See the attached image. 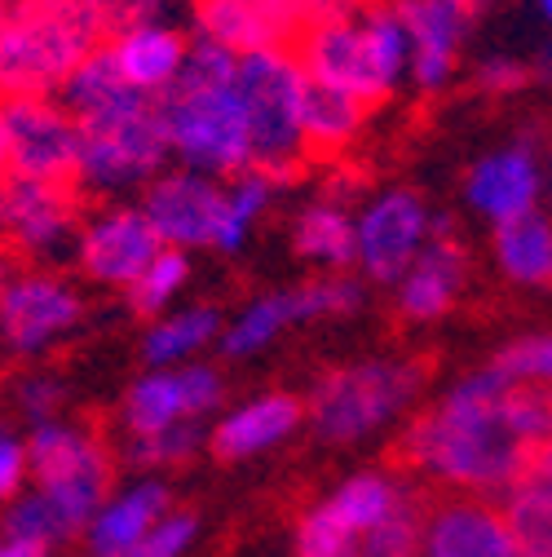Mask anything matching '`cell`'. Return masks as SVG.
Instances as JSON below:
<instances>
[{"label": "cell", "mask_w": 552, "mask_h": 557, "mask_svg": "<svg viewBox=\"0 0 552 557\" xmlns=\"http://www.w3.org/2000/svg\"><path fill=\"white\" fill-rule=\"evenodd\" d=\"M543 443H552V394L487 363L406 421L393 469L429 492L504 496Z\"/></svg>", "instance_id": "6da1fadb"}, {"label": "cell", "mask_w": 552, "mask_h": 557, "mask_svg": "<svg viewBox=\"0 0 552 557\" xmlns=\"http://www.w3.org/2000/svg\"><path fill=\"white\" fill-rule=\"evenodd\" d=\"M58 98L80 124L76 186L85 195L137 190L151 177H160L164 164L173 160L160 98L128 89L115 72L106 45H98L80 62V72L66 81V89Z\"/></svg>", "instance_id": "7a4b0ae2"}, {"label": "cell", "mask_w": 552, "mask_h": 557, "mask_svg": "<svg viewBox=\"0 0 552 557\" xmlns=\"http://www.w3.org/2000/svg\"><path fill=\"white\" fill-rule=\"evenodd\" d=\"M235 58L209 40H190V58L177 85L160 98L168 151L181 169H199L213 177L252 173V133L248 111L235 89Z\"/></svg>", "instance_id": "3957f363"}, {"label": "cell", "mask_w": 552, "mask_h": 557, "mask_svg": "<svg viewBox=\"0 0 552 557\" xmlns=\"http://www.w3.org/2000/svg\"><path fill=\"white\" fill-rule=\"evenodd\" d=\"M301 72L318 85L344 89L363 107H385L406 81L411 45L393 0H367L350 18L310 23L292 45Z\"/></svg>", "instance_id": "277c9868"}, {"label": "cell", "mask_w": 552, "mask_h": 557, "mask_svg": "<svg viewBox=\"0 0 552 557\" xmlns=\"http://www.w3.org/2000/svg\"><path fill=\"white\" fill-rule=\"evenodd\" d=\"M98 18L80 0H18L0 10V102L58 98L102 45Z\"/></svg>", "instance_id": "5b68a950"}, {"label": "cell", "mask_w": 552, "mask_h": 557, "mask_svg": "<svg viewBox=\"0 0 552 557\" xmlns=\"http://www.w3.org/2000/svg\"><path fill=\"white\" fill-rule=\"evenodd\" d=\"M429 368L421 359H367L323 372L310 389V425L327 443H363L389 430L421 398Z\"/></svg>", "instance_id": "8992f818"}, {"label": "cell", "mask_w": 552, "mask_h": 557, "mask_svg": "<svg viewBox=\"0 0 552 557\" xmlns=\"http://www.w3.org/2000/svg\"><path fill=\"white\" fill-rule=\"evenodd\" d=\"M235 89L248 111L252 133V173H265L274 182L297 177L305 164L301 147V94L305 72L292 49H261L235 58Z\"/></svg>", "instance_id": "52a82bcc"}, {"label": "cell", "mask_w": 552, "mask_h": 557, "mask_svg": "<svg viewBox=\"0 0 552 557\" xmlns=\"http://www.w3.org/2000/svg\"><path fill=\"white\" fill-rule=\"evenodd\" d=\"M27 460H32V473L40 482V496L53 505L66 535H76L85 522L98 518L111 473H115V456H111L106 430L98 421H89V425H62V421L36 425V434L27 443Z\"/></svg>", "instance_id": "ba28073f"}, {"label": "cell", "mask_w": 552, "mask_h": 557, "mask_svg": "<svg viewBox=\"0 0 552 557\" xmlns=\"http://www.w3.org/2000/svg\"><path fill=\"white\" fill-rule=\"evenodd\" d=\"M421 496V486L398 469H367L340 482L318 505L297 518V557H350L363 535L402 513Z\"/></svg>", "instance_id": "9c48e42d"}, {"label": "cell", "mask_w": 552, "mask_h": 557, "mask_svg": "<svg viewBox=\"0 0 552 557\" xmlns=\"http://www.w3.org/2000/svg\"><path fill=\"white\" fill-rule=\"evenodd\" d=\"M85 190L72 182H36L5 177L0 182V257L10 265H27L36 257L58 252L85 226Z\"/></svg>", "instance_id": "30bf717a"}, {"label": "cell", "mask_w": 552, "mask_h": 557, "mask_svg": "<svg viewBox=\"0 0 552 557\" xmlns=\"http://www.w3.org/2000/svg\"><path fill=\"white\" fill-rule=\"evenodd\" d=\"M142 218L164 248H213L226 208V177L199 169H164L142 186Z\"/></svg>", "instance_id": "8fae6325"}, {"label": "cell", "mask_w": 552, "mask_h": 557, "mask_svg": "<svg viewBox=\"0 0 552 557\" xmlns=\"http://www.w3.org/2000/svg\"><path fill=\"white\" fill-rule=\"evenodd\" d=\"M85 319V301L72 284L32 265H10L0 278V341L10 355H36Z\"/></svg>", "instance_id": "7c38bea8"}, {"label": "cell", "mask_w": 552, "mask_h": 557, "mask_svg": "<svg viewBox=\"0 0 552 557\" xmlns=\"http://www.w3.org/2000/svg\"><path fill=\"white\" fill-rule=\"evenodd\" d=\"M434 235V208L416 190H385L354 218L359 239V270L372 284H398L402 270L421 257V248Z\"/></svg>", "instance_id": "4fadbf2b"}, {"label": "cell", "mask_w": 552, "mask_h": 557, "mask_svg": "<svg viewBox=\"0 0 552 557\" xmlns=\"http://www.w3.org/2000/svg\"><path fill=\"white\" fill-rule=\"evenodd\" d=\"M10 173L36 182H72L80 169V124L62 98H14L5 102Z\"/></svg>", "instance_id": "5bb4252c"}, {"label": "cell", "mask_w": 552, "mask_h": 557, "mask_svg": "<svg viewBox=\"0 0 552 557\" xmlns=\"http://www.w3.org/2000/svg\"><path fill=\"white\" fill-rule=\"evenodd\" d=\"M416 557H522V553L500 505H491L487 496L425 492Z\"/></svg>", "instance_id": "9a60e30c"}, {"label": "cell", "mask_w": 552, "mask_h": 557, "mask_svg": "<svg viewBox=\"0 0 552 557\" xmlns=\"http://www.w3.org/2000/svg\"><path fill=\"white\" fill-rule=\"evenodd\" d=\"M543 190H548V173H543V147L535 137H517L509 147L487 151L464 177V203L491 226L535 213Z\"/></svg>", "instance_id": "2e32d148"}, {"label": "cell", "mask_w": 552, "mask_h": 557, "mask_svg": "<svg viewBox=\"0 0 552 557\" xmlns=\"http://www.w3.org/2000/svg\"><path fill=\"white\" fill-rule=\"evenodd\" d=\"M468 248L455 235V222L447 213H434V235L421 248V257L402 270V278L393 284V310L406 323H434L442 314L455 310L460 293L468 288Z\"/></svg>", "instance_id": "e0dca14e"}, {"label": "cell", "mask_w": 552, "mask_h": 557, "mask_svg": "<svg viewBox=\"0 0 552 557\" xmlns=\"http://www.w3.org/2000/svg\"><path fill=\"white\" fill-rule=\"evenodd\" d=\"M301 32L297 0H195V36L226 53L292 49Z\"/></svg>", "instance_id": "ac0fdd59"}, {"label": "cell", "mask_w": 552, "mask_h": 557, "mask_svg": "<svg viewBox=\"0 0 552 557\" xmlns=\"http://www.w3.org/2000/svg\"><path fill=\"white\" fill-rule=\"evenodd\" d=\"M393 10L406 27L411 66L406 76L421 94H438L451 85L455 62L473 23L468 0H393Z\"/></svg>", "instance_id": "d6986e66"}, {"label": "cell", "mask_w": 552, "mask_h": 557, "mask_svg": "<svg viewBox=\"0 0 552 557\" xmlns=\"http://www.w3.org/2000/svg\"><path fill=\"white\" fill-rule=\"evenodd\" d=\"M226 385L213 368H177V372H151L124 398V434L142 438L160 430H177L199 421L203 411L222 403Z\"/></svg>", "instance_id": "ffe728a7"}, {"label": "cell", "mask_w": 552, "mask_h": 557, "mask_svg": "<svg viewBox=\"0 0 552 557\" xmlns=\"http://www.w3.org/2000/svg\"><path fill=\"white\" fill-rule=\"evenodd\" d=\"M160 235L142 218V208H102L76 235V261L89 278L111 288H128L160 257Z\"/></svg>", "instance_id": "44dd1931"}, {"label": "cell", "mask_w": 552, "mask_h": 557, "mask_svg": "<svg viewBox=\"0 0 552 557\" xmlns=\"http://www.w3.org/2000/svg\"><path fill=\"white\" fill-rule=\"evenodd\" d=\"M190 40L186 27H177L173 18H155V23H137V27H124L115 36H106V53L115 62V72L128 89L137 94H151V98H164L181 66L190 58Z\"/></svg>", "instance_id": "7402d4cb"}, {"label": "cell", "mask_w": 552, "mask_h": 557, "mask_svg": "<svg viewBox=\"0 0 552 557\" xmlns=\"http://www.w3.org/2000/svg\"><path fill=\"white\" fill-rule=\"evenodd\" d=\"M367 120H372V107H363L344 89H331V85H318L305 76V94H301L305 160H340L363 137Z\"/></svg>", "instance_id": "603a6c76"}, {"label": "cell", "mask_w": 552, "mask_h": 557, "mask_svg": "<svg viewBox=\"0 0 552 557\" xmlns=\"http://www.w3.org/2000/svg\"><path fill=\"white\" fill-rule=\"evenodd\" d=\"M305 421V403L292 398V394H265V398H252L248 407L230 411L226 421L213 430V451L222 460H243V456H256L274 443H284L288 434H297V425Z\"/></svg>", "instance_id": "cb8c5ba5"}, {"label": "cell", "mask_w": 552, "mask_h": 557, "mask_svg": "<svg viewBox=\"0 0 552 557\" xmlns=\"http://www.w3.org/2000/svg\"><path fill=\"white\" fill-rule=\"evenodd\" d=\"M292 248L323 270L344 274L359 261V239H354V213L350 203L336 199V195H318L314 203H305L297 222H292Z\"/></svg>", "instance_id": "d4e9b609"}, {"label": "cell", "mask_w": 552, "mask_h": 557, "mask_svg": "<svg viewBox=\"0 0 552 557\" xmlns=\"http://www.w3.org/2000/svg\"><path fill=\"white\" fill-rule=\"evenodd\" d=\"M495 265L517 288H552V218L543 208L491 226Z\"/></svg>", "instance_id": "484cf974"}, {"label": "cell", "mask_w": 552, "mask_h": 557, "mask_svg": "<svg viewBox=\"0 0 552 557\" xmlns=\"http://www.w3.org/2000/svg\"><path fill=\"white\" fill-rule=\"evenodd\" d=\"M164 513H168V486H160V482H137V486H128L120 500L102 505L98 518L89 522L93 557H124Z\"/></svg>", "instance_id": "4316f807"}, {"label": "cell", "mask_w": 552, "mask_h": 557, "mask_svg": "<svg viewBox=\"0 0 552 557\" xmlns=\"http://www.w3.org/2000/svg\"><path fill=\"white\" fill-rule=\"evenodd\" d=\"M500 513L522 557H552V478L530 469L500 496Z\"/></svg>", "instance_id": "83f0119b"}, {"label": "cell", "mask_w": 552, "mask_h": 557, "mask_svg": "<svg viewBox=\"0 0 552 557\" xmlns=\"http://www.w3.org/2000/svg\"><path fill=\"white\" fill-rule=\"evenodd\" d=\"M217 332H222V314H217L213 306L181 310V314H173V319H164V323H155V327L147 332L142 359H147L151 368H173V363H181L186 355L203 350V345H209Z\"/></svg>", "instance_id": "f1b7e54d"}, {"label": "cell", "mask_w": 552, "mask_h": 557, "mask_svg": "<svg viewBox=\"0 0 552 557\" xmlns=\"http://www.w3.org/2000/svg\"><path fill=\"white\" fill-rule=\"evenodd\" d=\"M274 177L265 173H239V177H226V208H222V231H217V244L222 252H239L248 231L256 226V218L269 208L274 199Z\"/></svg>", "instance_id": "f546056e"}, {"label": "cell", "mask_w": 552, "mask_h": 557, "mask_svg": "<svg viewBox=\"0 0 552 557\" xmlns=\"http://www.w3.org/2000/svg\"><path fill=\"white\" fill-rule=\"evenodd\" d=\"M292 323H297V314H292V293L261 297V301H252V306L230 323L222 350H226L230 359L256 355V350H265V345H269L274 336H279L284 327H292Z\"/></svg>", "instance_id": "4dcf8cb0"}, {"label": "cell", "mask_w": 552, "mask_h": 557, "mask_svg": "<svg viewBox=\"0 0 552 557\" xmlns=\"http://www.w3.org/2000/svg\"><path fill=\"white\" fill-rule=\"evenodd\" d=\"M186 274H190L186 252H181V248H160V257L124 288L133 314H160V310L177 297V288L186 284Z\"/></svg>", "instance_id": "1f68e13d"}, {"label": "cell", "mask_w": 552, "mask_h": 557, "mask_svg": "<svg viewBox=\"0 0 552 557\" xmlns=\"http://www.w3.org/2000/svg\"><path fill=\"white\" fill-rule=\"evenodd\" d=\"M288 293H292L297 323L340 319V314H354L363 306V288L354 284L350 274H323V278H314V284H301V288H288Z\"/></svg>", "instance_id": "d6a6232c"}, {"label": "cell", "mask_w": 552, "mask_h": 557, "mask_svg": "<svg viewBox=\"0 0 552 557\" xmlns=\"http://www.w3.org/2000/svg\"><path fill=\"white\" fill-rule=\"evenodd\" d=\"M491 368L517 385H535V389L552 394V332H530V336L509 341L491 359Z\"/></svg>", "instance_id": "836d02e7"}, {"label": "cell", "mask_w": 552, "mask_h": 557, "mask_svg": "<svg viewBox=\"0 0 552 557\" xmlns=\"http://www.w3.org/2000/svg\"><path fill=\"white\" fill-rule=\"evenodd\" d=\"M80 5L98 18L102 36H115L124 27H137V23H155V18H173V10L181 0H80Z\"/></svg>", "instance_id": "e575fe53"}, {"label": "cell", "mask_w": 552, "mask_h": 557, "mask_svg": "<svg viewBox=\"0 0 552 557\" xmlns=\"http://www.w3.org/2000/svg\"><path fill=\"white\" fill-rule=\"evenodd\" d=\"M199 421L177 425V430H160V434H142V438H128V460L133 465H177L199 447Z\"/></svg>", "instance_id": "d590c367"}, {"label": "cell", "mask_w": 552, "mask_h": 557, "mask_svg": "<svg viewBox=\"0 0 552 557\" xmlns=\"http://www.w3.org/2000/svg\"><path fill=\"white\" fill-rule=\"evenodd\" d=\"M195 531H199V518H195L190 509H181V513H164V518H160L142 540H137L124 557H181V553L190 548Z\"/></svg>", "instance_id": "8d00e7d4"}, {"label": "cell", "mask_w": 552, "mask_h": 557, "mask_svg": "<svg viewBox=\"0 0 552 557\" xmlns=\"http://www.w3.org/2000/svg\"><path fill=\"white\" fill-rule=\"evenodd\" d=\"M530 85V66L509 58V53H491V58H481L477 62V72H473V89L481 98H513Z\"/></svg>", "instance_id": "74e56055"}, {"label": "cell", "mask_w": 552, "mask_h": 557, "mask_svg": "<svg viewBox=\"0 0 552 557\" xmlns=\"http://www.w3.org/2000/svg\"><path fill=\"white\" fill-rule=\"evenodd\" d=\"M14 394H18V407H23V416H32L36 425L53 421V411L62 407V385H58L53 376H45V372H32V376H23V381L14 385Z\"/></svg>", "instance_id": "f35d334b"}, {"label": "cell", "mask_w": 552, "mask_h": 557, "mask_svg": "<svg viewBox=\"0 0 552 557\" xmlns=\"http://www.w3.org/2000/svg\"><path fill=\"white\" fill-rule=\"evenodd\" d=\"M27 469H32L27 447H23V443H14L10 434H0V500L18 492L23 478H27Z\"/></svg>", "instance_id": "ab89813d"}, {"label": "cell", "mask_w": 552, "mask_h": 557, "mask_svg": "<svg viewBox=\"0 0 552 557\" xmlns=\"http://www.w3.org/2000/svg\"><path fill=\"white\" fill-rule=\"evenodd\" d=\"M301 5V18H305V27L310 23H331V18H350V14H359L367 0H297Z\"/></svg>", "instance_id": "60d3db41"}, {"label": "cell", "mask_w": 552, "mask_h": 557, "mask_svg": "<svg viewBox=\"0 0 552 557\" xmlns=\"http://www.w3.org/2000/svg\"><path fill=\"white\" fill-rule=\"evenodd\" d=\"M530 81H543V85H552V40H543L535 53H530Z\"/></svg>", "instance_id": "b9f144b4"}, {"label": "cell", "mask_w": 552, "mask_h": 557, "mask_svg": "<svg viewBox=\"0 0 552 557\" xmlns=\"http://www.w3.org/2000/svg\"><path fill=\"white\" fill-rule=\"evenodd\" d=\"M0 557H49V548L36 544V540H14V535H5V540H0Z\"/></svg>", "instance_id": "7bdbcfd3"}, {"label": "cell", "mask_w": 552, "mask_h": 557, "mask_svg": "<svg viewBox=\"0 0 552 557\" xmlns=\"http://www.w3.org/2000/svg\"><path fill=\"white\" fill-rule=\"evenodd\" d=\"M10 177V133H5V102H0V182Z\"/></svg>", "instance_id": "ee69618b"}, {"label": "cell", "mask_w": 552, "mask_h": 557, "mask_svg": "<svg viewBox=\"0 0 552 557\" xmlns=\"http://www.w3.org/2000/svg\"><path fill=\"white\" fill-rule=\"evenodd\" d=\"M543 173H548V186H552V137H548V147H543Z\"/></svg>", "instance_id": "f6af8a7d"}, {"label": "cell", "mask_w": 552, "mask_h": 557, "mask_svg": "<svg viewBox=\"0 0 552 557\" xmlns=\"http://www.w3.org/2000/svg\"><path fill=\"white\" fill-rule=\"evenodd\" d=\"M535 5H539V14H543V18L552 23V0H535Z\"/></svg>", "instance_id": "bcb514c9"}, {"label": "cell", "mask_w": 552, "mask_h": 557, "mask_svg": "<svg viewBox=\"0 0 552 557\" xmlns=\"http://www.w3.org/2000/svg\"><path fill=\"white\" fill-rule=\"evenodd\" d=\"M5 270H10V261H5V257H0V278H5Z\"/></svg>", "instance_id": "7dc6e473"}, {"label": "cell", "mask_w": 552, "mask_h": 557, "mask_svg": "<svg viewBox=\"0 0 552 557\" xmlns=\"http://www.w3.org/2000/svg\"><path fill=\"white\" fill-rule=\"evenodd\" d=\"M0 5H18V0H0Z\"/></svg>", "instance_id": "c3c4849f"}, {"label": "cell", "mask_w": 552, "mask_h": 557, "mask_svg": "<svg viewBox=\"0 0 552 557\" xmlns=\"http://www.w3.org/2000/svg\"><path fill=\"white\" fill-rule=\"evenodd\" d=\"M0 10H5V5H0Z\"/></svg>", "instance_id": "681fc988"}, {"label": "cell", "mask_w": 552, "mask_h": 557, "mask_svg": "<svg viewBox=\"0 0 552 557\" xmlns=\"http://www.w3.org/2000/svg\"><path fill=\"white\" fill-rule=\"evenodd\" d=\"M468 10H473V5H468Z\"/></svg>", "instance_id": "f907efd6"}]
</instances>
